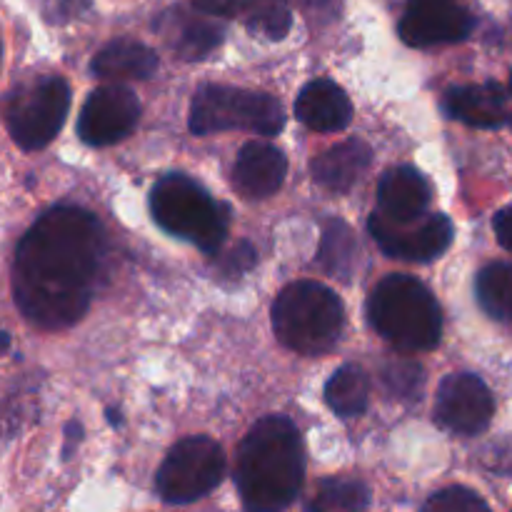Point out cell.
<instances>
[{"label":"cell","mask_w":512,"mask_h":512,"mask_svg":"<svg viewBox=\"0 0 512 512\" xmlns=\"http://www.w3.org/2000/svg\"><path fill=\"white\" fill-rule=\"evenodd\" d=\"M105 233L93 213L58 205L40 215L15 250L13 290L20 313L45 330L78 323L93 300Z\"/></svg>","instance_id":"cell-1"},{"label":"cell","mask_w":512,"mask_h":512,"mask_svg":"<svg viewBox=\"0 0 512 512\" xmlns=\"http://www.w3.org/2000/svg\"><path fill=\"white\" fill-rule=\"evenodd\" d=\"M305 455L298 428L288 418L258 420L240 443L235 485L250 510L290 508L303 490Z\"/></svg>","instance_id":"cell-2"},{"label":"cell","mask_w":512,"mask_h":512,"mask_svg":"<svg viewBox=\"0 0 512 512\" xmlns=\"http://www.w3.org/2000/svg\"><path fill=\"white\" fill-rule=\"evenodd\" d=\"M368 320L398 350L423 353L440 343L443 313L428 285L413 275L395 273L380 280L368 298Z\"/></svg>","instance_id":"cell-3"},{"label":"cell","mask_w":512,"mask_h":512,"mask_svg":"<svg viewBox=\"0 0 512 512\" xmlns=\"http://www.w3.org/2000/svg\"><path fill=\"white\" fill-rule=\"evenodd\" d=\"M345 313L338 295L313 280L288 285L273 303V330L285 348L325 355L343 333Z\"/></svg>","instance_id":"cell-4"},{"label":"cell","mask_w":512,"mask_h":512,"mask_svg":"<svg viewBox=\"0 0 512 512\" xmlns=\"http://www.w3.org/2000/svg\"><path fill=\"white\" fill-rule=\"evenodd\" d=\"M150 210L165 233L198 245L203 253H218L228 235V208L183 173L163 175L155 183Z\"/></svg>","instance_id":"cell-5"},{"label":"cell","mask_w":512,"mask_h":512,"mask_svg":"<svg viewBox=\"0 0 512 512\" xmlns=\"http://www.w3.org/2000/svg\"><path fill=\"white\" fill-rule=\"evenodd\" d=\"M285 125L278 98L260 90L233 85H203L190 105V130L195 135L248 130L260 135H278Z\"/></svg>","instance_id":"cell-6"},{"label":"cell","mask_w":512,"mask_h":512,"mask_svg":"<svg viewBox=\"0 0 512 512\" xmlns=\"http://www.w3.org/2000/svg\"><path fill=\"white\" fill-rule=\"evenodd\" d=\"M225 473V455L215 440L185 438L173 445L155 478L158 495L168 505H190L205 498L220 485Z\"/></svg>","instance_id":"cell-7"},{"label":"cell","mask_w":512,"mask_h":512,"mask_svg":"<svg viewBox=\"0 0 512 512\" xmlns=\"http://www.w3.org/2000/svg\"><path fill=\"white\" fill-rule=\"evenodd\" d=\"M70 108V88L63 78L35 80L25 90L10 95L5 108L10 138L23 150H40L60 133Z\"/></svg>","instance_id":"cell-8"},{"label":"cell","mask_w":512,"mask_h":512,"mask_svg":"<svg viewBox=\"0 0 512 512\" xmlns=\"http://www.w3.org/2000/svg\"><path fill=\"white\" fill-rule=\"evenodd\" d=\"M368 228L385 255L410 260V263H428V260L440 258L450 248L455 235L453 223L443 213L420 215L405 223L373 213Z\"/></svg>","instance_id":"cell-9"},{"label":"cell","mask_w":512,"mask_h":512,"mask_svg":"<svg viewBox=\"0 0 512 512\" xmlns=\"http://www.w3.org/2000/svg\"><path fill=\"white\" fill-rule=\"evenodd\" d=\"M138 120V95L128 85H103L85 100L78 118V135L93 148H105L128 138Z\"/></svg>","instance_id":"cell-10"},{"label":"cell","mask_w":512,"mask_h":512,"mask_svg":"<svg viewBox=\"0 0 512 512\" xmlns=\"http://www.w3.org/2000/svg\"><path fill=\"white\" fill-rule=\"evenodd\" d=\"M495 403L488 385L473 373H453L440 383L435 418L445 430L473 438L488 430Z\"/></svg>","instance_id":"cell-11"},{"label":"cell","mask_w":512,"mask_h":512,"mask_svg":"<svg viewBox=\"0 0 512 512\" xmlns=\"http://www.w3.org/2000/svg\"><path fill=\"white\" fill-rule=\"evenodd\" d=\"M473 28L475 18L460 3H418L400 18V38L413 48L460 43Z\"/></svg>","instance_id":"cell-12"},{"label":"cell","mask_w":512,"mask_h":512,"mask_svg":"<svg viewBox=\"0 0 512 512\" xmlns=\"http://www.w3.org/2000/svg\"><path fill=\"white\" fill-rule=\"evenodd\" d=\"M288 160L270 143H245L235 160L233 180L245 198L263 200L278 193L285 183Z\"/></svg>","instance_id":"cell-13"},{"label":"cell","mask_w":512,"mask_h":512,"mask_svg":"<svg viewBox=\"0 0 512 512\" xmlns=\"http://www.w3.org/2000/svg\"><path fill=\"white\" fill-rule=\"evenodd\" d=\"M433 190L425 175L410 165H398L383 173L378 183V213L390 220H415L428 210Z\"/></svg>","instance_id":"cell-14"},{"label":"cell","mask_w":512,"mask_h":512,"mask_svg":"<svg viewBox=\"0 0 512 512\" xmlns=\"http://www.w3.org/2000/svg\"><path fill=\"white\" fill-rule=\"evenodd\" d=\"M295 118L315 133H338L353 120V105L333 80H313L295 100Z\"/></svg>","instance_id":"cell-15"},{"label":"cell","mask_w":512,"mask_h":512,"mask_svg":"<svg viewBox=\"0 0 512 512\" xmlns=\"http://www.w3.org/2000/svg\"><path fill=\"white\" fill-rule=\"evenodd\" d=\"M443 110L448 118L473 128H500L505 123V90L493 80L455 85L445 93Z\"/></svg>","instance_id":"cell-16"},{"label":"cell","mask_w":512,"mask_h":512,"mask_svg":"<svg viewBox=\"0 0 512 512\" xmlns=\"http://www.w3.org/2000/svg\"><path fill=\"white\" fill-rule=\"evenodd\" d=\"M370 163H373L370 145L360 138H350L318 155L310 170L320 188L330 190V193H345L363 178Z\"/></svg>","instance_id":"cell-17"},{"label":"cell","mask_w":512,"mask_h":512,"mask_svg":"<svg viewBox=\"0 0 512 512\" xmlns=\"http://www.w3.org/2000/svg\"><path fill=\"white\" fill-rule=\"evenodd\" d=\"M158 70V53L138 40L120 38L93 58V73L110 80H148Z\"/></svg>","instance_id":"cell-18"},{"label":"cell","mask_w":512,"mask_h":512,"mask_svg":"<svg viewBox=\"0 0 512 512\" xmlns=\"http://www.w3.org/2000/svg\"><path fill=\"white\" fill-rule=\"evenodd\" d=\"M170 28L165 30V38L173 45L175 53L185 60H200L220 43V28L210 20L198 15H183V10H173L168 15Z\"/></svg>","instance_id":"cell-19"},{"label":"cell","mask_w":512,"mask_h":512,"mask_svg":"<svg viewBox=\"0 0 512 512\" xmlns=\"http://www.w3.org/2000/svg\"><path fill=\"white\" fill-rule=\"evenodd\" d=\"M370 383L360 365H343L325 385V403L340 418H355L368 408Z\"/></svg>","instance_id":"cell-20"},{"label":"cell","mask_w":512,"mask_h":512,"mask_svg":"<svg viewBox=\"0 0 512 512\" xmlns=\"http://www.w3.org/2000/svg\"><path fill=\"white\" fill-rule=\"evenodd\" d=\"M475 295L478 303L490 318L510 320L512 318V265L490 263L485 265L475 280Z\"/></svg>","instance_id":"cell-21"},{"label":"cell","mask_w":512,"mask_h":512,"mask_svg":"<svg viewBox=\"0 0 512 512\" xmlns=\"http://www.w3.org/2000/svg\"><path fill=\"white\" fill-rule=\"evenodd\" d=\"M355 255H358V240H355L350 225L343 220H330L323 230V243H320V265L328 275L348 278L353 270Z\"/></svg>","instance_id":"cell-22"},{"label":"cell","mask_w":512,"mask_h":512,"mask_svg":"<svg viewBox=\"0 0 512 512\" xmlns=\"http://www.w3.org/2000/svg\"><path fill=\"white\" fill-rule=\"evenodd\" d=\"M370 505L368 488L358 480L338 478L320 483L318 495L310 503L313 510H363Z\"/></svg>","instance_id":"cell-23"},{"label":"cell","mask_w":512,"mask_h":512,"mask_svg":"<svg viewBox=\"0 0 512 512\" xmlns=\"http://www.w3.org/2000/svg\"><path fill=\"white\" fill-rule=\"evenodd\" d=\"M240 10L248 15L250 28L273 40L285 38L293 23L285 0H240Z\"/></svg>","instance_id":"cell-24"},{"label":"cell","mask_w":512,"mask_h":512,"mask_svg":"<svg viewBox=\"0 0 512 512\" xmlns=\"http://www.w3.org/2000/svg\"><path fill=\"white\" fill-rule=\"evenodd\" d=\"M425 510L470 512V510H488V503H485L478 493H473V490L468 488H448L435 493L433 498L425 503Z\"/></svg>","instance_id":"cell-25"},{"label":"cell","mask_w":512,"mask_h":512,"mask_svg":"<svg viewBox=\"0 0 512 512\" xmlns=\"http://www.w3.org/2000/svg\"><path fill=\"white\" fill-rule=\"evenodd\" d=\"M385 380H388L390 390L400 393V388L408 390V395H420V385H423V370L413 363H403V365H395L385 373Z\"/></svg>","instance_id":"cell-26"},{"label":"cell","mask_w":512,"mask_h":512,"mask_svg":"<svg viewBox=\"0 0 512 512\" xmlns=\"http://www.w3.org/2000/svg\"><path fill=\"white\" fill-rule=\"evenodd\" d=\"M493 228H495V235H498V243L512 253V205L510 208H503L498 215H495Z\"/></svg>","instance_id":"cell-27"},{"label":"cell","mask_w":512,"mask_h":512,"mask_svg":"<svg viewBox=\"0 0 512 512\" xmlns=\"http://www.w3.org/2000/svg\"><path fill=\"white\" fill-rule=\"evenodd\" d=\"M203 13L215 15H233L240 10V0H193Z\"/></svg>","instance_id":"cell-28"},{"label":"cell","mask_w":512,"mask_h":512,"mask_svg":"<svg viewBox=\"0 0 512 512\" xmlns=\"http://www.w3.org/2000/svg\"><path fill=\"white\" fill-rule=\"evenodd\" d=\"M418 3H458V0H410V5Z\"/></svg>","instance_id":"cell-29"},{"label":"cell","mask_w":512,"mask_h":512,"mask_svg":"<svg viewBox=\"0 0 512 512\" xmlns=\"http://www.w3.org/2000/svg\"><path fill=\"white\" fill-rule=\"evenodd\" d=\"M0 60H3V45H0Z\"/></svg>","instance_id":"cell-30"},{"label":"cell","mask_w":512,"mask_h":512,"mask_svg":"<svg viewBox=\"0 0 512 512\" xmlns=\"http://www.w3.org/2000/svg\"><path fill=\"white\" fill-rule=\"evenodd\" d=\"M510 128H512V115H510Z\"/></svg>","instance_id":"cell-31"},{"label":"cell","mask_w":512,"mask_h":512,"mask_svg":"<svg viewBox=\"0 0 512 512\" xmlns=\"http://www.w3.org/2000/svg\"><path fill=\"white\" fill-rule=\"evenodd\" d=\"M510 90H512V78H510Z\"/></svg>","instance_id":"cell-32"}]
</instances>
